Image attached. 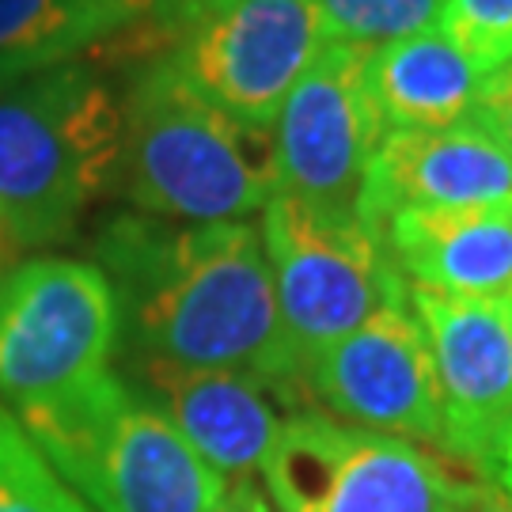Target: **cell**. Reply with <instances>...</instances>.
<instances>
[{
	"mask_svg": "<svg viewBox=\"0 0 512 512\" xmlns=\"http://www.w3.org/2000/svg\"><path fill=\"white\" fill-rule=\"evenodd\" d=\"M95 258L114 285L122 334L141 365L247 372L304 395L255 224L122 213L103 224Z\"/></svg>",
	"mask_w": 512,
	"mask_h": 512,
	"instance_id": "1",
	"label": "cell"
},
{
	"mask_svg": "<svg viewBox=\"0 0 512 512\" xmlns=\"http://www.w3.org/2000/svg\"><path fill=\"white\" fill-rule=\"evenodd\" d=\"M118 179L137 213L148 217L179 224L239 220L274 198V129L224 114L164 54L133 76L122 99Z\"/></svg>",
	"mask_w": 512,
	"mask_h": 512,
	"instance_id": "2",
	"label": "cell"
},
{
	"mask_svg": "<svg viewBox=\"0 0 512 512\" xmlns=\"http://www.w3.org/2000/svg\"><path fill=\"white\" fill-rule=\"evenodd\" d=\"M16 418L95 512H213L228 490L164 410L110 368L54 399L19 406Z\"/></svg>",
	"mask_w": 512,
	"mask_h": 512,
	"instance_id": "3",
	"label": "cell"
},
{
	"mask_svg": "<svg viewBox=\"0 0 512 512\" xmlns=\"http://www.w3.org/2000/svg\"><path fill=\"white\" fill-rule=\"evenodd\" d=\"M122 175V103L88 61L0 88V228L50 247Z\"/></svg>",
	"mask_w": 512,
	"mask_h": 512,
	"instance_id": "4",
	"label": "cell"
},
{
	"mask_svg": "<svg viewBox=\"0 0 512 512\" xmlns=\"http://www.w3.org/2000/svg\"><path fill=\"white\" fill-rule=\"evenodd\" d=\"M471 486L414 440L357 429L327 410L289 414L262 467L277 512H459Z\"/></svg>",
	"mask_w": 512,
	"mask_h": 512,
	"instance_id": "5",
	"label": "cell"
},
{
	"mask_svg": "<svg viewBox=\"0 0 512 512\" xmlns=\"http://www.w3.org/2000/svg\"><path fill=\"white\" fill-rule=\"evenodd\" d=\"M258 232L300 372L319 349L410 296L384 243L361 220L327 217L289 194H274L262 205Z\"/></svg>",
	"mask_w": 512,
	"mask_h": 512,
	"instance_id": "6",
	"label": "cell"
},
{
	"mask_svg": "<svg viewBox=\"0 0 512 512\" xmlns=\"http://www.w3.org/2000/svg\"><path fill=\"white\" fill-rule=\"evenodd\" d=\"M122 334L110 277L80 258H31L0 281V403L31 406L103 372Z\"/></svg>",
	"mask_w": 512,
	"mask_h": 512,
	"instance_id": "7",
	"label": "cell"
},
{
	"mask_svg": "<svg viewBox=\"0 0 512 512\" xmlns=\"http://www.w3.org/2000/svg\"><path fill=\"white\" fill-rule=\"evenodd\" d=\"M368 50L327 42L296 80L274 122L277 190L327 217L361 220L368 164L384 141V122L368 95Z\"/></svg>",
	"mask_w": 512,
	"mask_h": 512,
	"instance_id": "8",
	"label": "cell"
},
{
	"mask_svg": "<svg viewBox=\"0 0 512 512\" xmlns=\"http://www.w3.org/2000/svg\"><path fill=\"white\" fill-rule=\"evenodd\" d=\"M323 46L311 0H228L194 19L167 57L224 114L274 129L296 80Z\"/></svg>",
	"mask_w": 512,
	"mask_h": 512,
	"instance_id": "9",
	"label": "cell"
},
{
	"mask_svg": "<svg viewBox=\"0 0 512 512\" xmlns=\"http://www.w3.org/2000/svg\"><path fill=\"white\" fill-rule=\"evenodd\" d=\"M410 311L433 353L440 452L494 482L512 440V304L410 289Z\"/></svg>",
	"mask_w": 512,
	"mask_h": 512,
	"instance_id": "10",
	"label": "cell"
},
{
	"mask_svg": "<svg viewBox=\"0 0 512 512\" xmlns=\"http://www.w3.org/2000/svg\"><path fill=\"white\" fill-rule=\"evenodd\" d=\"M300 384L330 418L440 448L437 372L410 296L319 349Z\"/></svg>",
	"mask_w": 512,
	"mask_h": 512,
	"instance_id": "11",
	"label": "cell"
},
{
	"mask_svg": "<svg viewBox=\"0 0 512 512\" xmlns=\"http://www.w3.org/2000/svg\"><path fill=\"white\" fill-rule=\"evenodd\" d=\"M512 202V156L475 122L448 129H395L384 133L357 217L380 239L399 213H448Z\"/></svg>",
	"mask_w": 512,
	"mask_h": 512,
	"instance_id": "12",
	"label": "cell"
},
{
	"mask_svg": "<svg viewBox=\"0 0 512 512\" xmlns=\"http://www.w3.org/2000/svg\"><path fill=\"white\" fill-rule=\"evenodd\" d=\"M141 368H145L148 399L164 410L186 444L224 482L262 475L277 433L289 418L285 406L300 403V391L266 384L247 372L171 365Z\"/></svg>",
	"mask_w": 512,
	"mask_h": 512,
	"instance_id": "13",
	"label": "cell"
},
{
	"mask_svg": "<svg viewBox=\"0 0 512 512\" xmlns=\"http://www.w3.org/2000/svg\"><path fill=\"white\" fill-rule=\"evenodd\" d=\"M380 243L410 289L512 304V202L399 213L380 228Z\"/></svg>",
	"mask_w": 512,
	"mask_h": 512,
	"instance_id": "14",
	"label": "cell"
},
{
	"mask_svg": "<svg viewBox=\"0 0 512 512\" xmlns=\"http://www.w3.org/2000/svg\"><path fill=\"white\" fill-rule=\"evenodd\" d=\"M368 95L387 133L471 122L486 73L444 27L387 42L368 54Z\"/></svg>",
	"mask_w": 512,
	"mask_h": 512,
	"instance_id": "15",
	"label": "cell"
},
{
	"mask_svg": "<svg viewBox=\"0 0 512 512\" xmlns=\"http://www.w3.org/2000/svg\"><path fill=\"white\" fill-rule=\"evenodd\" d=\"M156 23L133 0H0V88Z\"/></svg>",
	"mask_w": 512,
	"mask_h": 512,
	"instance_id": "16",
	"label": "cell"
},
{
	"mask_svg": "<svg viewBox=\"0 0 512 512\" xmlns=\"http://www.w3.org/2000/svg\"><path fill=\"white\" fill-rule=\"evenodd\" d=\"M311 4L323 23V42L368 54L387 42L440 27L448 8V0H311Z\"/></svg>",
	"mask_w": 512,
	"mask_h": 512,
	"instance_id": "17",
	"label": "cell"
},
{
	"mask_svg": "<svg viewBox=\"0 0 512 512\" xmlns=\"http://www.w3.org/2000/svg\"><path fill=\"white\" fill-rule=\"evenodd\" d=\"M0 512H92L0 403Z\"/></svg>",
	"mask_w": 512,
	"mask_h": 512,
	"instance_id": "18",
	"label": "cell"
},
{
	"mask_svg": "<svg viewBox=\"0 0 512 512\" xmlns=\"http://www.w3.org/2000/svg\"><path fill=\"white\" fill-rule=\"evenodd\" d=\"M440 27L482 73L512 57V0H448Z\"/></svg>",
	"mask_w": 512,
	"mask_h": 512,
	"instance_id": "19",
	"label": "cell"
},
{
	"mask_svg": "<svg viewBox=\"0 0 512 512\" xmlns=\"http://www.w3.org/2000/svg\"><path fill=\"white\" fill-rule=\"evenodd\" d=\"M471 122L486 129L497 145L512 156V57L505 65L486 73Z\"/></svg>",
	"mask_w": 512,
	"mask_h": 512,
	"instance_id": "20",
	"label": "cell"
},
{
	"mask_svg": "<svg viewBox=\"0 0 512 512\" xmlns=\"http://www.w3.org/2000/svg\"><path fill=\"white\" fill-rule=\"evenodd\" d=\"M213 512H274V505L255 486V478H239V482H228V490Z\"/></svg>",
	"mask_w": 512,
	"mask_h": 512,
	"instance_id": "21",
	"label": "cell"
},
{
	"mask_svg": "<svg viewBox=\"0 0 512 512\" xmlns=\"http://www.w3.org/2000/svg\"><path fill=\"white\" fill-rule=\"evenodd\" d=\"M220 4H228V0H160V16L156 19H160V27H179V31H186L194 19L220 8Z\"/></svg>",
	"mask_w": 512,
	"mask_h": 512,
	"instance_id": "22",
	"label": "cell"
},
{
	"mask_svg": "<svg viewBox=\"0 0 512 512\" xmlns=\"http://www.w3.org/2000/svg\"><path fill=\"white\" fill-rule=\"evenodd\" d=\"M459 512H512V497L501 486H494V482H482L478 478Z\"/></svg>",
	"mask_w": 512,
	"mask_h": 512,
	"instance_id": "23",
	"label": "cell"
},
{
	"mask_svg": "<svg viewBox=\"0 0 512 512\" xmlns=\"http://www.w3.org/2000/svg\"><path fill=\"white\" fill-rule=\"evenodd\" d=\"M494 486H501V490L512 497V440H509V448H505V456H501V463H497Z\"/></svg>",
	"mask_w": 512,
	"mask_h": 512,
	"instance_id": "24",
	"label": "cell"
},
{
	"mask_svg": "<svg viewBox=\"0 0 512 512\" xmlns=\"http://www.w3.org/2000/svg\"><path fill=\"white\" fill-rule=\"evenodd\" d=\"M19 247L16 243H12V236H8V232H4V228H0V266H4V262H8V258L16 255Z\"/></svg>",
	"mask_w": 512,
	"mask_h": 512,
	"instance_id": "25",
	"label": "cell"
},
{
	"mask_svg": "<svg viewBox=\"0 0 512 512\" xmlns=\"http://www.w3.org/2000/svg\"><path fill=\"white\" fill-rule=\"evenodd\" d=\"M133 4H137V8H145L152 19L160 16V0H133ZM156 23H160V19H156Z\"/></svg>",
	"mask_w": 512,
	"mask_h": 512,
	"instance_id": "26",
	"label": "cell"
}]
</instances>
